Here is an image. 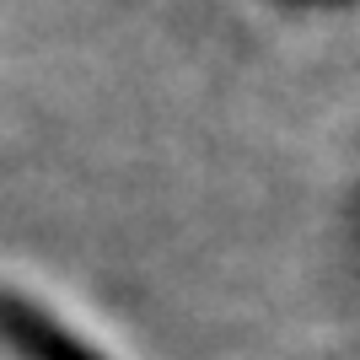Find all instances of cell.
Here are the masks:
<instances>
[{"label":"cell","instance_id":"6da1fadb","mask_svg":"<svg viewBox=\"0 0 360 360\" xmlns=\"http://www.w3.org/2000/svg\"><path fill=\"white\" fill-rule=\"evenodd\" d=\"M0 339L22 360H97L81 339H70L54 317L22 296H0Z\"/></svg>","mask_w":360,"mask_h":360}]
</instances>
